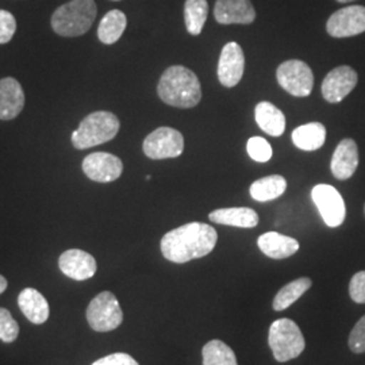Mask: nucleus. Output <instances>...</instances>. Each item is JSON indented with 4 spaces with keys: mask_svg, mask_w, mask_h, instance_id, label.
Segmentation results:
<instances>
[{
    "mask_svg": "<svg viewBox=\"0 0 365 365\" xmlns=\"http://www.w3.org/2000/svg\"><path fill=\"white\" fill-rule=\"evenodd\" d=\"M268 344L279 363H287L299 357L306 348V341L299 327L288 318L272 322L269 327Z\"/></svg>",
    "mask_w": 365,
    "mask_h": 365,
    "instance_id": "5",
    "label": "nucleus"
},
{
    "mask_svg": "<svg viewBox=\"0 0 365 365\" xmlns=\"http://www.w3.org/2000/svg\"><path fill=\"white\" fill-rule=\"evenodd\" d=\"M357 167H359L357 144L351 138H345L339 143L331 157V163H330L331 173L339 180H346L352 178Z\"/></svg>",
    "mask_w": 365,
    "mask_h": 365,
    "instance_id": "16",
    "label": "nucleus"
},
{
    "mask_svg": "<svg viewBox=\"0 0 365 365\" xmlns=\"http://www.w3.org/2000/svg\"><path fill=\"white\" fill-rule=\"evenodd\" d=\"M314 203L329 227H339L345 221V202L339 191L329 184H318L313 188Z\"/></svg>",
    "mask_w": 365,
    "mask_h": 365,
    "instance_id": "9",
    "label": "nucleus"
},
{
    "mask_svg": "<svg viewBox=\"0 0 365 365\" xmlns=\"http://www.w3.org/2000/svg\"><path fill=\"white\" fill-rule=\"evenodd\" d=\"M359 76L351 66L334 68L327 75L322 83V95L329 103H339L344 101L357 84Z\"/></svg>",
    "mask_w": 365,
    "mask_h": 365,
    "instance_id": "12",
    "label": "nucleus"
},
{
    "mask_svg": "<svg viewBox=\"0 0 365 365\" xmlns=\"http://www.w3.org/2000/svg\"><path fill=\"white\" fill-rule=\"evenodd\" d=\"M348 344L353 353H365V315L353 327Z\"/></svg>",
    "mask_w": 365,
    "mask_h": 365,
    "instance_id": "30",
    "label": "nucleus"
},
{
    "mask_svg": "<svg viewBox=\"0 0 365 365\" xmlns=\"http://www.w3.org/2000/svg\"><path fill=\"white\" fill-rule=\"evenodd\" d=\"M255 118L261 130L272 137H280L286 130V117L283 111L269 102H261L256 106Z\"/></svg>",
    "mask_w": 365,
    "mask_h": 365,
    "instance_id": "21",
    "label": "nucleus"
},
{
    "mask_svg": "<svg viewBox=\"0 0 365 365\" xmlns=\"http://www.w3.org/2000/svg\"><path fill=\"white\" fill-rule=\"evenodd\" d=\"M276 78L280 87L294 96L304 98L313 91V71L300 60H288L279 66Z\"/></svg>",
    "mask_w": 365,
    "mask_h": 365,
    "instance_id": "7",
    "label": "nucleus"
},
{
    "mask_svg": "<svg viewBox=\"0 0 365 365\" xmlns=\"http://www.w3.org/2000/svg\"><path fill=\"white\" fill-rule=\"evenodd\" d=\"M364 212H365V206H364Z\"/></svg>",
    "mask_w": 365,
    "mask_h": 365,
    "instance_id": "37",
    "label": "nucleus"
},
{
    "mask_svg": "<svg viewBox=\"0 0 365 365\" xmlns=\"http://www.w3.org/2000/svg\"><path fill=\"white\" fill-rule=\"evenodd\" d=\"M287 182L280 175H272L259 179L250 185V196L257 202H269L283 195Z\"/></svg>",
    "mask_w": 365,
    "mask_h": 365,
    "instance_id": "23",
    "label": "nucleus"
},
{
    "mask_svg": "<svg viewBox=\"0 0 365 365\" xmlns=\"http://www.w3.org/2000/svg\"><path fill=\"white\" fill-rule=\"evenodd\" d=\"M209 15L207 0H185L184 22L191 36H199Z\"/></svg>",
    "mask_w": 365,
    "mask_h": 365,
    "instance_id": "25",
    "label": "nucleus"
},
{
    "mask_svg": "<svg viewBox=\"0 0 365 365\" xmlns=\"http://www.w3.org/2000/svg\"><path fill=\"white\" fill-rule=\"evenodd\" d=\"M292 141L302 150L313 152L322 148L327 141V128L319 122L302 125L292 131Z\"/></svg>",
    "mask_w": 365,
    "mask_h": 365,
    "instance_id": "22",
    "label": "nucleus"
},
{
    "mask_svg": "<svg viewBox=\"0 0 365 365\" xmlns=\"http://www.w3.org/2000/svg\"><path fill=\"white\" fill-rule=\"evenodd\" d=\"M120 123L113 113L96 111L84 118L72 134V144L83 150L111 141L119 131Z\"/></svg>",
    "mask_w": 365,
    "mask_h": 365,
    "instance_id": "4",
    "label": "nucleus"
},
{
    "mask_svg": "<svg viewBox=\"0 0 365 365\" xmlns=\"http://www.w3.org/2000/svg\"><path fill=\"white\" fill-rule=\"evenodd\" d=\"M58 267L63 274L78 282L91 279L98 271L95 257L81 249L66 250L58 259Z\"/></svg>",
    "mask_w": 365,
    "mask_h": 365,
    "instance_id": "14",
    "label": "nucleus"
},
{
    "mask_svg": "<svg viewBox=\"0 0 365 365\" xmlns=\"http://www.w3.org/2000/svg\"><path fill=\"white\" fill-rule=\"evenodd\" d=\"M248 153L257 163H267L274 155L272 146L261 137H252L248 141Z\"/></svg>",
    "mask_w": 365,
    "mask_h": 365,
    "instance_id": "29",
    "label": "nucleus"
},
{
    "mask_svg": "<svg viewBox=\"0 0 365 365\" xmlns=\"http://www.w3.org/2000/svg\"><path fill=\"white\" fill-rule=\"evenodd\" d=\"M214 16L221 25H250L256 11L250 0H217Z\"/></svg>",
    "mask_w": 365,
    "mask_h": 365,
    "instance_id": "15",
    "label": "nucleus"
},
{
    "mask_svg": "<svg viewBox=\"0 0 365 365\" xmlns=\"http://www.w3.org/2000/svg\"><path fill=\"white\" fill-rule=\"evenodd\" d=\"M245 56L242 48L237 42H229L223 46L220 64H218V78L225 87H235L244 75Z\"/></svg>",
    "mask_w": 365,
    "mask_h": 365,
    "instance_id": "13",
    "label": "nucleus"
},
{
    "mask_svg": "<svg viewBox=\"0 0 365 365\" xmlns=\"http://www.w3.org/2000/svg\"><path fill=\"white\" fill-rule=\"evenodd\" d=\"M18 306L31 324L42 325L49 319V303L36 288L22 289L18 297Z\"/></svg>",
    "mask_w": 365,
    "mask_h": 365,
    "instance_id": "18",
    "label": "nucleus"
},
{
    "mask_svg": "<svg viewBox=\"0 0 365 365\" xmlns=\"http://www.w3.org/2000/svg\"><path fill=\"white\" fill-rule=\"evenodd\" d=\"M327 33L334 38H346L365 31V7L349 6L333 14L327 25Z\"/></svg>",
    "mask_w": 365,
    "mask_h": 365,
    "instance_id": "10",
    "label": "nucleus"
},
{
    "mask_svg": "<svg viewBox=\"0 0 365 365\" xmlns=\"http://www.w3.org/2000/svg\"><path fill=\"white\" fill-rule=\"evenodd\" d=\"M160 99L179 108L195 107L202 99L200 81L195 73L182 66H170L157 86Z\"/></svg>",
    "mask_w": 365,
    "mask_h": 365,
    "instance_id": "2",
    "label": "nucleus"
},
{
    "mask_svg": "<svg viewBox=\"0 0 365 365\" xmlns=\"http://www.w3.org/2000/svg\"><path fill=\"white\" fill-rule=\"evenodd\" d=\"M203 365H238L233 349L220 339H212L202 349Z\"/></svg>",
    "mask_w": 365,
    "mask_h": 365,
    "instance_id": "27",
    "label": "nucleus"
},
{
    "mask_svg": "<svg viewBox=\"0 0 365 365\" xmlns=\"http://www.w3.org/2000/svg\"><path fill=\"white\" fill-rule=\"evenodd\" d=\"M7 286H9L7 279H6L4 276H1V274H0V294H3V292L7 289Z\"/></svg>",
    "mask_w": 365,
    "mask_h": 365,
    "instance_id": "34",
    "label": "nucleus"
},
{
    "mask_svg": "<svg viewBox=\"0 0 365 365\" xmlns=\"http://www.w3.org/2000/svg\"><path fill=\"white\" fill-rule=\"evenodd\" d=\"M126 25V15L119 10H111L110 13L106 14L103 19L101 21L98 27V37L106 45L115 43L118 39L122 37Z\"/></svg>",
    "mask_w": 365,
    "mask_h": 365,
    "instance_id": "24",
    "label": "nucleus"
},
{
    "mask_svg": "<svg viewBox=\"0 0 365 365\" xmlns=\"http://www.w3.org/2000/svg\"><path fill=\"white\" fill-rule=\"evenodd\" d=\"M257 244L265 256L274 260L288 259L299 250V242L295 238L277 232H268L260 235Z\"/></svg>",
    "mask_w": 365,
    "mask_h": 365,
    "instance_id": "19",
    "label": "nucleus"
},
{
    "mask_svg": "<svg viewBox=\"0 0 365 365\" xmlns=\"http://www.w3.org/2000/svg\"><path fill=\"white\" fill-rule=\"evenodd\" d=\"M16 31V21L14 15L6 10H0V45L13 39Z\"/></svg>",
    "mask_w": 365,
    "mask_h": 365,
    "instance_id": "31",
    "label": "nucleus"
},
{
    "mask_svg": "<svg viewBox=\"0 0 365 365\" xmlns=\"http://www.w3.org/2000/svg\"><path fill=\"white\" fill-rule=\"evenodd\" d=\"M83 172L92 182H115L123 172L120 158L111 153L96 152L83 160Z\"/></svg>",
    "mask_w": 365,
    "mask_h": 365,
    "instance_id": "11",
    "label": "nucleus"
},
{
    "mask_svg": "<svg viewBox=\"0 0 365 365\" xmlns=\"http://www.w3.org/2000/svg\"><path fill=\"white\" fill-rule=\"evenodd\" d=\"M218 241L217 230L207 223L191 222L161 238V253L168 261L184 264L210 255Z\"/></svg>",
    "mask_w": 365,
    "mask_h": 365,
    "instance_id": "1",
    "label": "nucleus"
},
{
    "mask_svg": "<svg viewBox=\"0 0 365 365\" xmlns=\"http://www.w3.org/2000/svg\"><path fill=\"white\" fill-rule=\"evenodd\" d=\"M312 286H313V282L309 277H300L288 283L287 286L282 288L274 297V304H272L274 312H283L288 309Z\"/></svg>",
    "mask_w": 365,
    "mask_h": 365,
    "instance_id": "26",
    "label": "nucleus"
},
{
    "mask_svg": "<svg viewBox=\"0 0 365 365\" xmlns=\"http://www.w3.org/2000/svg\"><path fill=\"white\" fill-rule=\"evenodd\" d=\"M339 3H349V1H354V0H337Z\"/></svg>",
    "mask_w": 365,
    "mask_h": 365,
    "instance_id": "35",
    "label": "nucleus"
},
{
    "mask_svg": "<svg viewBox=\"0 0 365 365\" xmlns=\"http://www.w3.org/2000/svg\"><path fill=\"white\" fill-rule=\"evenodd\" d=\"M210 221L226 225L250 229L259 225V215L255 210L249 207H230V209L214 210L210 212Z\"/></svg>",
    "mask_w": 365,
    "mask_h": 365,
    "instance_id": "20",
    "label": "nucleus"
},
{
    "mask_svg": "<svg viewBox=\"0 0 365 365\" xmlns=\"http://www.w3.org/2000/svg\"><path fill=\"white\" fill-rule=\"evenodd\" d=\"M92 365H140L128 353H113L96 360Z\"/></svg>",
    "mask_w": 365,
    "mask_h": 365,
    "instance_id": "33",
    "label": "nucleus"
},
{
    "mask_svg": "<svg viewBox=\"0 0 365 365\" xmlns=\"http://www.w3.org/2000/svg\"><path fill=\"white\" fill-rule=\"evenodd\" d=\"M349 295L356 303H365V271L354 274L349 283Z\"/></svg>",
    "mask_w": 365,
    "mask_h": 365,
    "instance_id": "32",
    "label": "nucleus"
},
{
    "mask_svg": "<svg viewBox=\"0 0 365 365\" xmlns=\"http://www.w3.org/2000/svg\"><path fill=\"white\" fill-rule=\"evenodd\" d=\"M184 150L182 133L172 128H158L152 131L144 141V153L152 160L176 158Z\"/></svg>",
    "mask_w": 365,
    "mask_h": 365,
    "instance_id": "8",
    "label": "nucleus"
},
{
    "mask_svg": "<svg viewBox=\"0 0 365 365\" xmlns=\"http://www.w3.org/2000/svg\"><path fill=\"white\" fill-rule=\"evenodd\" d=\"M114 1H118V0H114Z\"/></svg>",
    "mask_w": 365,
    "mask_h": 365,
    "instance_id": "36",
    "label": "nucleus"
},
{
    "mask_svg": "<svg viewBox=\"0 0 365 365\" xmlns=\"http://www.w3.org/2000/svg\"><path fill=\"white\" fill-rule=\"evenodd\" d=\"M86 317L92 330L98 333L113 331L120 327L123 321L120 304L117 297L110 291H103L91 300Z\"/></svg>",
    "mask_w": 365,
    "mask_h": 365,
    "instance_id": "6",
    "label": "nucleus"
},
{
    "mask_svg": "<svg viewBox=\"0 0 365 365\" xmlns=\"http://www.w3.org/2000/svg\"><path fill=\"white\" fill-rule=\"evenodd\" d=\"M25 107V93L14 78L0 80V120H11L18 117Z\"/></svg>",
    "mask_w": 365,
    "mask_h": 365,
    "instance_id": "17",
    "label": "nucleus"
},
{
    "mask_svg": "<svg viewBox=\"0 0 365 365\" xmlns=\"http://www.w3.org/2000/svg\"><path fill=\"white\" fill-rule=\"evenodd\" d=\"M96 13L98 9L93 0H72L53 13V30L61 37L83 36L93 25Z\"/></svg>",
    "mask_w": 365,
    "mask_h": 365,
    "instance_id": "3",
    "label": "nucleus"
},
{
    "mask_svg": "<svg viewBox=\"0 0 365 365\" xmlns=\"http://www.w3.org/2000/svg\"><path fill=\"white\" fill-rule=\"evenodd\" d=\"M19 336V325L13 318L11 313L0 307V339L6 344H11Z\"/></svg>",
    "mask_w": 365,
    "mask_h": 365,
    "instance_id": "28",
    "label": "nucleus"
}]
</instances>
